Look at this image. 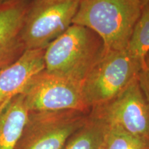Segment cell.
<instances>
[{"label":"cell","instance_id":"obj_8","mask_svg":"<svg viewBox=\"0 0 149 149\" xmlns=\"http://www.w3.org/2000/svg\"><path fill=\"white\" fill-rule=\"evenodd\" d=\"M31 0H0V69L26 51L22 30Z\"/></svg>","mask_w":149,"mask_h":149},{"label":"cell","instance_id":"obj_11","mask_svg":"<svg viewBox=\"0 0 149 149\" xmlns=\"http://www.w3.org/2000/svg\"><path fill=\"white\" fill-rule=\"evenodd\" d=\"M106 125L91 117L67 141L63 149H100Z\"/></svg>","mask_w":149,"mask_h":149},{"label":"cell","instance_id":"obj_1","mask_svg":"<svg viewBox=\"0 0 149 149\" xmlns=\"http://www.w3.org/2000/svg\"><path fill=\"white\" fill-rule=\"evenodd\" d=\"M106 49L103 40L96 33L72 24L45 48V70L81 85Z\"/></svg>","mask_w":149,"mask_h":149},{"label":"cell","instance_id":"obj_15","mask_svg":"<svg viewBox=\"0 0 149 149\" xmlns=\"http://www.w3.org/2000/svg\"><path fill=\"white\" fill-rule=\"evenodd\" d=\"M140 1H141L142 6H144L145 4H146L147 3L149 2V0H140Z\"/></svg>","mask_w":149,"mask_h":149},{"label":"cell","instance_id":"obj_4","mask_svg":"<svg viewBox=\"0 0 149 149\" xmlns=\"http://www.w3.org/2000/svg\"><path fill=\"white\" fill-rule=\"evenodd\" d=\"M79 0L33 1L22 30L26 50L45 49L72 25Z\"/></svg>","mask_w":149,"mask_h":149},{"label":"cell","instance_id":"obj_13","mask_svg":"<svg viewBox=\"0 0 149 149\" xmlns=\"http://www.w3.org/2000/svg\"><path fill=\"white\" fill-rule=\"evenodd\" d=\"M100 149H149V144L117 126L106 124Z\"/></svg>","mask_w":149,"mask_h":149},{"label":"cell","instance_id":"obj_14","mask_svg":"<svg viewBox=\"0 0 149 149\" xmlns=\"http://www.w3.org/2000/svg\"><path fill=\"white\" fill-rule=\"evenodd\" d=\"M139 85L149 104V53L145 56L137 76Z\"/></svg>","mask_w":149,"mask_h":149},{"label":"cell","instance_id":"obj_2","mask_svg":"<svg viewBox=\"0 0 149 149\" xmlns=\"http://www.w3.org/2000/svg\"><path fill=\"white\" fill-rule=\"evenodd\" d=\"M142 7L140 0H79L72 24L96 33L107 49L125 50Z\"/></svg>","mask_w":149,"mask_h":149},{"label":"cell","instance_id":"obj_5","mask_svg":"<svg viewBox=\"0 0 149 149\" xmlns=\"http://www.w3.org/2000/svg\"><path fill=\"white\" fill-rule=\"evenodd\" d=\"M88 115L79 111H30L15 149H63Z\"/></svg>","mask_w":149,"mask_h":149},{"label":"cell","instance_id":"obj_7","mask_svg":"<svg viewBox=\"0 0 149 149\" xmlns=\"http://www.w3.org/2000/svg\"><path fill=\"white\" fill-rule=\"evenodd\" d=\"M24 95L29 111H91L80 84L45 69L31 80Z\"/></svg>","mask_w":149,"mask_h":149},{"label":"cell","instance_id":"obj_16","mask_svg":"<svg viewBox=\"0 0 149 149\" xmlns=\"http://www.w3.org/2000/svg\"><path fill=\"white\" fill-rule=\"evenodd\" d=\"M33 1H38V0H33Z\"/></svg>","mask_w":149,"mask_h":149},{"label":"cell","instance_id":"obj_9","mask_svg":"<svg viewBox=\"0 0 149 149\" xmlns=\"http://www.w3.org/2000/svg\"><path fill=\"white\" fill-rule=\"evenodd\" d=\"M45 49H29L12 64L0 69V111L24 94L35 76L45 69Z\"/></svg>","mask_w":149,"mask_h":149},{"label":"cell","instance_id":"obj_12","mask_svg":"<svg viewBox=\"0 0 149 149\" xmlns=\"http://www.w3.org/2000/svg\"><path fill=\"white\" fill-rule=\"evenodd\" d=\"M128 51L142 64L149 53V2L143 6L140 16L134 28L128 47Z\"/></svg>","mask_w":149,"mask_h":149},{"label":"cell","instance_id":"obj_6","mask_svg":"<svg viewBox=\"0 0 149 149\" xmlns=\"http://www.w3.org/2000/svg\"><path fill=\"white\" fill-rule=\"evenodd\" d=\"M89 115L149 144V104L137 77L111 100L92 108Z\"/></svg>","mask_w":149,"mask_h":149},{"label":"cell","instance_id":"obj_10","mask_svg":"<svg viewBox=\"0 0 149 149\" xmlns=\"http://www.w3.org/2000/svg\"><path fill=\"white\" fill-rule=\"evenodd\" d=\"M29 113L24 94L13 99L0 111V149H15Z\"/></svg>","mask_w":149,"mask_h":149},{"label":"cell","instance_id":"obj_3","mask_svg":"<svg viewBox=\"0 0 149 149\" xmlns=\"http://www.w3.org/2000/svg\"><path fill=\"white\" fill-rule=\"evenodd\" d=\"M141 63L128 51L106 49L81 83L85 102L90 110L107 103L137 77Z\"/></svg>","mask_w":149,"mask_h":149}]
</instances>
